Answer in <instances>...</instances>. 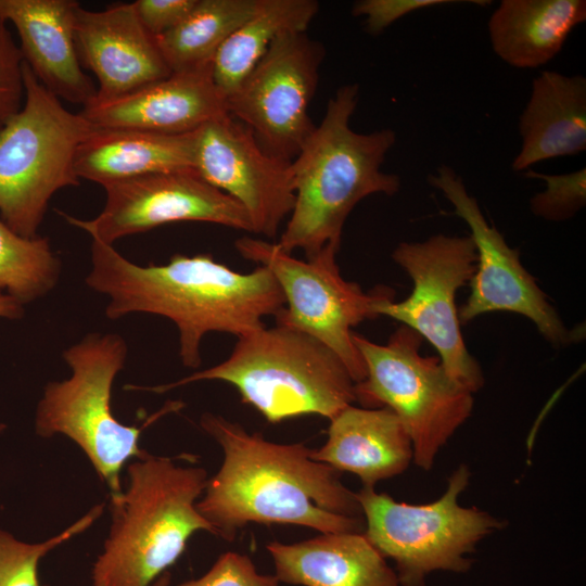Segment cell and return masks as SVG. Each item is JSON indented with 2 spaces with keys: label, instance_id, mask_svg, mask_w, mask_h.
Segmentation results:
<instances>
[{
  "label": "cell",
  "instance_id": "cell-1",
  "mask_svg": "<svg viewBox=\"0 0 586 586\" xmlns=\"http://www.w3.org/2000/svg\"><path fill=\"white\" fill-rule=\"evenodd\" d=\"M200 424L224 454L196 501L216 536L233 540L250 523L293 524L320 533L365 531L356 493L342 483L341 472L311 459V448L268 441L215 413H203Z\"/></svg>",
  "mask_w": 586,
  "mask_h": 586
},
{
  "label": "cell",
  "instance_id": "cell-2",
  "mask_svg": "<svg viewBox=\"0 0 586 586\" xmlns=\"http://www.w3.org/2000/svg\"><path fill=\"white\" fill-rule=\"evenodd\" d=\"M86 284L110 298L109 319L131 313L171 320L179 334L183 366H201V341L208 332L237 337L265 327L285 305L280 285L263 266L242 273L209 254L173 255L164 265H137L113 245L91 242V269Z\"/></svg>",
  "mask_w": 586,
  "mask_h": 586
},
{
  "label": "cell",
  "instance_id": "cell-3",
  "mask_svg": "<svg viewBox=\"0 0 586 586\" xmlns=\"http://www.w3.org/2000/svg\"><path fill=\"white\" fill-rule=\"evenodd\" d=\"M358 99L357 84L340 87L291 161L295 201L277 242L286 253L298 249L309 258L326 245L340 247L343 226L359 201L400 189V178L381 169L396 133L390 128L354 131L349 123Z\"/></svg>",
  "mask_w": 586,
  "mask_h": 586
},
{
  "label": "cell",
  "instance_id": "cell-4",
  "mask_svg": "<svg viewBox=\"0 0 586 586\" xmlns=\"http://www.w3.org/2000/svg\"><path fill=\"white\" fill-rule=\"evenodd\" d=\"M128 485L111 498L112 523L91 570L92 586H151L199 531L215 535L196 509L208 476L149 453L127 467Z\"/></svg>",
  "mask_w": 586,
  "mask_h": 586
},
{
  "label": "cell",
  "instance_id": "cell-5",
  "mask_svg": "<svg viewBox=\"0 0 586 586\" xmlns=\"http://www.w3.org/2000/svg\"><path fill=\"white\" fill-rule=\"evenodd\" d=\"M208 380L233 385L242 402L270 423L305 415L330 420L356 402V383L333 351L304 332L278 324L239 336L230 356L214 367L144 390L164 393Z\"/></svg>",
  "mask_w": 586,
  "mask_h": 586
},
{
  "label": "cell",
  "instance_id": "cell-6",
  "mask_svg": "<svg viewBox=\"0 0 586 586\" xmlns=\"http://www.w3.org/2000/svg\"><path fill=\"white\" fill-rule=\"evenodd\" d=\"M127 354L119 334L86 335L63 352L71 377L44 386L35 415L36 434L43 438L64 435L74 442L110 488L111 498L123 492L120 472L126 462L146 454L139 446L142 431L182 406L166 404L140 428L119 422L112 412V385Z\"/></svg>",
  "mask_w": 586,
  "mask_h": 586
},
{
  "label": "cell",
  "instance_id": "cell-7",
  "mask_svg": "<svg viewBox=\"0 0 586 586\" xmlns=\"http://www.w3.org/2000/svg\"><path fill=\"white\" fill-rule=\"evenodd\" d=\"M23 76V107L0 130V215L15 233L33 239L54 193L79 186L76 151L97 126L66 110L25 62Z\"/></svg>",
  "mask_w": 586,
  "mask_h": 586
},
{
  "label": "cell",
  "instance_id": "cell-8",
  "mask_svg": "<svg viewBox=\"0 0 586 586\" xmlns=\"http://www.w3.org/2000/svg\"><path fill=\"white\" fill-rule=\"evenodd\" d=\"M366 378L355 384L356 402L365 408H390L408 433L413 461L430 470L440 449L470 417L473 397L453 380L438 357H424L422 337L402 326L385 344L353 332Z\"/></svg>",
  "mask_w": 586,
  "mask_h": 586
},
{
  "label": "cell",
  "instance_id": "cell-9",
  "mask_svg": "<svg viewBox=\"0 0 586 586\" xmlns=\"http://www.w3.org/2000/svg\"><path fill=\"white\" fill-rule=\"evenodd\" d=\"M470 475L467 466H459L445 493L423 505L396 501L374 487L356 493L364 534L384 558L394 560L400 586H424L426 575L436 570L467 571L471 561L464 556L505 526L486 511L458 504Z\"/></svg>",
  "mask_w": 586,
  "mask_h": 586
},
{
  "label": "cell",
  "instance_id": "cell-10",
  "mask_svg": "<svg viewBox=\"0 0 586 586\" xmlns=\"http://www.w3.org/2000/svg\"><path fill=\"white\" fill-rule=\"evenodd\" d=\"M234 246L243 258L267 268L280 285L285 305L275 316L276 324L320 341L340 357L355 383L364 381L366 366L352 328L378 317L373 306L385 288L366 293L345 280L336 264L340 247L331 244L306 259L295 258L277 242L247 235Z\"/></svg>",
  "mask_w": 586,
  "mask_h": 586
},
{
  "label": "cell",
  "instance_id": "cell-11",
  "mask_svg": "<svg viewBox=\"0 0 586 586\" xmlns=\"http://www.w3.org/2000/svg\"><path fill=\"white\" fill-rule=\"evenodd\" d=\"M392 258L410 276L413 289L396 303L393 291L385 288L374 303V314L393 318L426 339L448 375L471 393L479 391L484 378L466 347L455 303L457 290L475 272L472 238L440 233L423 242H402Z\"/></svg>",
  "mask_w": 586,
  "mask_h": 586
},
{
  "label": "cell",
  "instance_id": "cell-12",
  "mask_svg": "<svg viewBox=\"0 0 586 586\" xmlns=\"http://www.w3.org/2000/svg\"><path fill=\"white\" fill-rule=\"evenodd\" d=\"M323 56V46L306 31L280 35L226 98L228 115L267 152L292 161L316 126L308 110Z\"/></svg>",
  "mask_w": 586,
  "mask_h": 586
},
{
  "label": "cell",
  "instance_id": "cell-13",
  "mask_svg": "<svg viewBox=\"0 0 586 586\" xmlns=\"http://www.w3.org/2000/svg\"><path fill=\"white\" fill-rule=\"evenodd\" d=\"M428 181L442 191L454 205V214L469 226L476 250L471 293L458 311L459 322L467 323L492 311H510L532 320L555 347L581 340V334L564 326L546 294L522 266L519 250L510 247L497 228L488 224L461 177L451 167L443 165L435 175L429 176Z\"/></svg>",
  "mask_w": 586,
  "mask_h": 586
},
{
  "label": "cell",
  "instance_id": "cell-14",
  "mask_svg": "<svg viewBox=\"0 0 586 586\" xmlns=\"http://www.w3.org/2000/svg\"><path fill=\"white\" fill-rule=\"evenodd\" d=\"M102 187L105 204L94 218L60 214L92 240L106 244L179 221L212 222L252 232L245 209L193 170L151 174Z\"/></svg>",
  "mask_w": 586,
  "mask_h": 586
},
{
  "label": "cell",
  "instance_id": "cell-15",
  "mask_svg": "<svg viewBox=\"0 0 586 586\" xmlns=\"http://www.w3.org/2000/svg\"><path fill=\"white\" fill-rule=\"evenodd\" d=\"M193 168L245 209L252 233L275 238L293 209L291 161L267 152L251 129L228 114L195 130Z\"/></svg>",
  "mask_w": 586,
  "mask_h": 586
},
{
  "label": "cell",
  "instance_id": "cell-16",
  "mask_svg": "<svg viewBox=\"0 0 586 586\" xmlns=\"http://www.w3.org/2000/svg\"><path fill=\"white\" fill-rule=\"evenodd\" d=\"M74 31L79 62L98 80L93 101L122 98L171 74L133 3H114L101 11L79 4Z\"/></svg>",
  "mask_w": 586,
  "mask_h": 586
},
{
  "label": "cell",
  "instance_id": "cell-17",
  "mask_svg": "<svg viewBox=\"0 0 586 586\" xmlns=\"http://www.w3.org/2000/svg\"><path fill=\"white\" fill-rule=\"evenodd\" d=\"M80 114L97 127L177 135L195 131L228 113L211 65L171 73L115 100L92 101Z\"/></svg>",
  "mask_w": 586,
  "mask_h": 586
},
{
  "label": "cell",
  "instance_id": "cell-18",
  "mask_svg": "<svg viewBox=\"0 0 586 586\" xmlns=\"http://www.w3.org/2000/svg\"><path fill=\"white\" fill-rule=\"evenodd\" d=\"M75 0H0V17L11 22L20 50L39 82L69 103H91L97 87L84 73L75 44Z\"/></svg>",
  "mask_w": 586,
  "mask_h": 586
},
{
  "label": "cell",
  "instance_id": "cell-19",
  "mask_svg": "<svg viewBox=\"0 0 586 586\" xmlns=\"http://www.w3.org/2000/svg\"><path fill=\"white\" fill-rule=\"evenodd\" d=\"M315 461L356 474L364 486L403 473L413 459L411 440L387 407L349 405L330 419L326 443L310 450Z\"/></svg>",
  "mask_w": 586,
  "mask_h": 586
},
{
  "label": "cell",
  "instance_id": "cell-20",
  "mask_svg": "<svg viewBox=\"0 0 586 586\" xmlns=\"http://www.w3.org/2000/svg\"><path fill=\"white\" fill-rule=\"evenodd\" d=\"M275 576L301 586H400L396 572L362 533H320L293 544L266 545Z\"/></svg>",
  "mask_w": 586,
  "mask_h": 586
},
{
  "label": "cell",
  "instance_id": "cell-21",
  "mask_svg": "<svg viewBox=\"0 0 586 586\" xmlns=\"http://www.w3.org/2000/svg\"><path fill=\"white\" fill-rule=\"evenodd\" d=\"M521 148L514 171L586 151V78L543 71L532 81L528 101L519 117Z\"/></svg>",
  "mask_w": 586,
  "mask_h": 586
},
{
  "label": "cell",
  "instance_id": "cell-22",
  "mask_svg": "<svg viewBox=\"0 0 586 586\" xmlns=\"http://www.w3.org/2000/svg\"><path fill=\"white\" fill-rule=\"evenodd\" d=\"M194 133L97 127L78 146L79 179L101 186L158 173L193 170Z\"/></svg>",
  "mask_w": 586,
  "mask_h": 586
},
{
  "label": "cell",
  "instance_id": "cell-23",
  "mask_svg": "<svg viewBox=\"0 0 586 586\" xmlns=\"http://www.w3.org/2000/svg\"><path fill=\"white\" fill-rule=\"evenodd\" d=\"M586 21L585 0H502L487 22L493 51L515 68H537Z\"/></svg>",
  "mask_w": 586,
  "mask_h": 586
},
{
  "label": "cell",
  "instance_id": "cell-24",
  "mask_svg": "<svg viewBox=\"0 0 586 586\" xmlns=\"http://www.w3.org/2000/svg\"><path fill=\"white\" fill-rule=\"evenodd\" d=\"M319 10L315 0H257L254 12L224 42L212 75L227 98L285 33H305Z\"/></svg>",
  "mask_w": 586,
  "mask_h": 586
},
{
  "label": "cell",
  "instance_id": "cell-25",
  "mask_svg": "<svg viewBox=\"0 0 586 586\" xmlns=\"http://www.w3.org/2000/svg\"><path fill=\"white\" fill-rule=\"evenodd\" d=\"M256 4L257 0H196L178 25L155 38L171 73L211 66L220 47Z\"/></svg>",
  "mask_w": 586,
  "mask_h": 586
},
{
  "label": "cell",
  "instance_id": "cell-26",
  "mask_svg": "<svg viewBox=\"0 0 586 586\" xmlns=\"http://www.w3.org/2000/svg\"><path fill=\"white\" fill-rule=\"evenodd\" d=\"M60 272L47 238L21 237L0 219V291L24 305L49 293Z\"/></svg>",
  "mask_w": 586,
  "mask_h": 586
},
{
  "label": "cell",
  "instance_id": "cell-27",
  "mask_svg": "<svg viewBox=\"0 0 586 586\" xmlns=\"http://www.w3.org/2000/svg\"><path fill=\"white\" fill-rule=\"evenodd\" d=\"M104 504L93 506L86 514L59 534L39 543H26L0 528V586H49L41 583L39 564L50 551L87 531L102 515Z\"/></svg>",
  "mask_w": 586,
  "mask_h": 586
},
{
  "label": "cell",
  "instance_id": "cell-28",
  "mask_svg": "<svg viewBox=\"0 0 586 586\" xmlns=\"http://www.w3.org/2000/svg\"><path fill=\"white\" fill-rule=\"evenodd\" d=\"M524 176L540 179L546 189L530 200L532 213L549 221H564L572 218L586 204V168L550 175L527 169Z\"/></svg>",
  "mask_w": 586,
  "mask_h": 586
},
{
  "label": "cell",
  "instance_id": "cell-29",
  "mask_svg": "<svg viewBox=\"0 0 586 586\" xmlns=\"http://www.w3.org/2000/svg\"><path fill=\"white\" fill-rule=\"evenodd\" d=\"M20 47L0 17V130L20 112L25 101V85Z\"/></svg>",
  "mask_w": 586,
  "mask_h": 586
},
{
  "label": "cell",
  "instance_id": "cell-30",
  "mask_svg": "<svg viewBox=\"0 0 586 586\" xmlns=\"http://www.w3.org/2000/svg\"><path fill=\"white\" fill-rule=\"evenodd\" d=\"M279 584L275 575L259 573L249 556L228 551L220 555L205 574L177 586H279Z\"/></svg>",
  "mask_w": 586,
  "mask_h": 586
},
{
  "label": "cell",
  "instance_id": "cell-31",
  "mask_svg": "<svg viewBox=\"0 0 586 586\" xmlns=\"http://www.w3.org/2000/svg\"><path fill=\"white\" fill-rule=\"evenodd\" d=\"M454 0H361L352 8L354 16L365 17V29L371 35L381 34L403 16L425 8L454 3Z\"/></svg>",
  "mask_w": 586,
  "mask_h": 586
},
{
  "label": "cell",
  "instance_id": "cell-32",
  "mask_svg": "<svg viewBox=\"0 0 586 586\" xmlns=\"http://www.w3.org/2000/svg\"><path fill=\"white\" fill-rule=\"evenodd\" d=\"M132 3L143 27L156 38L178 25L196 0H137Z\"/></svg>",
  "mask_w": 586,
  "mask_h": 586
},
{
  "label": "cell",
  "instance_id": "cell-33",
  "mask_svg": "<svg viewBox=\"0 0 586 586\" xmlns=\"http://www.w3.org/2000/svg\"><path fill=\"white\" fill-rule=\"evenodd\" d=\"M23 316V305L7 293L0 291V317L17 319Z\"/></svg>",
  "mask_w": 586,
  "mask_h": 586
},
{
  "label": "cell",
  "instance_id": "cell-34",
  "mask_svg": "<svg viewBox=\"0 0 586 586\" xmlns=\"http://www.w3.org/2000/svg\"><path fill=\"white\" fill-rule=\"evenodd\" d=\"M170 582L171 574L169 571H166L161 576H158L151 586H170Z\"/></svg>",
  "mask_w": 586,
  "mask_h": 586
}]
</instances>
